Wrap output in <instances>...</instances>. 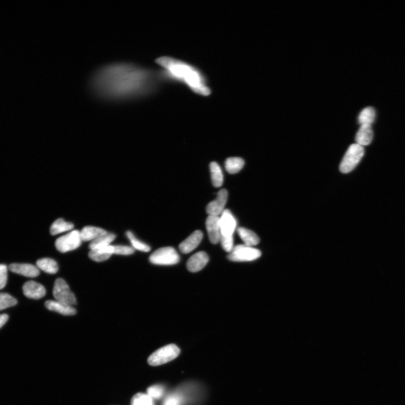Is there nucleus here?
<instances>
[{
	"label": "nucleus",
	"instance_id": "35",
	"mask_svg": "<svg viewBox=\"0 0 405 405\" xmlns=\"http://www.w3.org/2000/svg\"><path fill=\"white\" fill-rule=\"evenodd\" d=\"M9 317L7 314L0 315V328H2L8 322Z\"/></svg>",
	"mask_w": 405,
	"mask_h": 405
},
{
	"label": "nucleus",
	"instance_id": "14",
	"mask_svg": "<svg viewBox=\"0 0 405 405\" xmlns=\"http://www.w3.org/2000/svg\"><path fill=\"white\" fill-rule=\"evenodd\" d=\"M204 237V234L200 230H196L189 237L179 245L180 251L185 254L189 253L199 246Z\"/></svg>",
	"mask_w": 405,
	"mask_h": 405
},
{
	"label": "nucleus",
	"instance_id": "18",
	"mask_svg": "<svg viewBox=\"0 0 405 405\" xmlns=\"http://www.w3.org/2000/svg\"><path fill=\"white\" fill-rule=\"evenodd\" d=\"M114 254V248L110 245L106 247L93 249L88 253L89 258L95 262H103L109 259Z\"/></svg>",
	"mask_w": 405,
	"mask_h": 405
},
{
	"label": "nucleus",
	"instance_id": "32",
	"mask_svg": "<svg viewBox=\"0 0 405 405\" xmlns=\"http://www.w3.org/2000/svg\"><path fill=\"white\" fill-rule=\"evenodd\" d=\"M114 254H120V255H131L135 252V249L126 246H113Z\"/></svg>",
	"mask_w": 405,
	"mask_h": 405
},
{
	"label": "nucleus",
	"instance_id": "9",
	"mask_svg": "<svg viewBox=\"0 0 405 405\" xmlns=\"http://www.w3.org/2000/svg\"><path fill=\"white\" fill-rule=\"evenodd\" d=\"M228 197V192L226 189L220 190L217 194L216 199L212 201L207 205V213L209 216H219L222 214L227 205Z\"/></svg>",
	"mask_w": 405,
	"mask_h": 405
},
{
	"label": "nucleus",
	"instance_id": "23",
	"mask_svg": "<svg viewBox=\"0 0 405 405\" xmlns=\"http://www.w3.org/2000/svg\"><path fill=\"white\" fill-rule=\"evenodd\" d=\"M210 168L213 185L216 187H221L223 184L224 176L219 164L215 162H211Z\"/></svg>",
	"mask_w": 405,
	"mask_h": 405
},
{
	"label": "nucleus",
	"instance_id": "31",
	"mask_svg": "<svg viewBox=\"0 0 405 405\" xmlns=\"http://www.w3.org/2000/svg\"><path fill=\"white\" fill-rule=\"evenodd\" d=\"M220 242L225 251L232 252L234 248L233 236L224 237L221 235Z\"/></svg>",
	"mask_w": 405,
	"mask_h": 405
},
{
	"label": "nucleus",
	"instance_id": "34",
	"mask_svg": "<svg viewBox=\"0 0 405 405\" xmlns=\"http://www.w3.org/2000/svg\"><path fill=\"white\" fill-rule=\"evenodd\" d=\"M182 399L180 396L172 395L165 399L163 405H181Z\"/></svg>",
	"mask_w": 405,
	"mask_h": 405
},
{
	"label": "nucleus",
	"instance_id": "22",
	"mask_svg": "<svg viewBox=\"0 0 405 405\" xmlns=\"http://www.w3.org/2000/svg\"><path fill=\"white\" fill-rule=\"evenodd\" d=\"M116 236L112 233H108L102 235V236L93 240L89 245L90 250L110 246V244L115 241Z\"/></svg>",
	"mask_w": 405,
	"mask_h": 405
},
{
	"label": "nucleus",
	"instance_id": "33",
	"mask_svg": "<svg viewBox=\"0 0 405 405\" xmlns=\"http://www.w3.org/2000/svg\"><path fill=\"white\" fill-rule=\"evenodd\" d=\"M8 279V267L6 265L0 264V290L6 286Z\"/></svg>",
	"mask_w": 405,
	"mask_h": 405
},
{
	"label": "nucleus",
	"instance_id": "1",
	"mask_svg": "<svg viewBox=\"0 0 405 405\" xmlns=\"http://www.w3.org/2000/svg\"><path fill=\"white\" fill-rule=\"evenodd\" d=\"M164 83H167L160 69L117 63L98 69L89 85L92 92L103 99L122 101L152 95Z\"/></svg>",
	"mask_w": 405,
	"mask_h": 405
},
{
	"label": "nucleus",
	"instance_id": "7",
	"mask_svg": "<svg viewBox=\"0 0 405 405\" xmlns=\"http://www.w3.org/2000/svg\"><path fill=\"white\" fill-rule=\"evenodd\" d=\"M82 242L79 231L73 230L56 240L55 247L59 252L66 253L77 249Z\"/></svg>",
	"mask_w": 405,
	"mask_h": 405
},
{
	"label": "nucleus",
	"instance_id": "20",
	"mask_svg": "<svg viewBox=\"0 0 405 405\" xmlns=\"http://www.w3.org/2000/svg\"><path fill=\"white\" fill-rule=\"evenodd\" d=\"M238 233L245 245L249 247L256 246L260 242L258 235L252 231L244 228H239Z\"/></svg>",
	"mask_w": 405,
	"mask_h": 405
},
{
	"label": "nucleus",
	"instance_id": "17",
	"mask_svg": "<svg viewBox=\"0 0 405 405\" xmlns=\"http://www.w3.org/2000/svg\"><path fill=\"white\" fill-rule=\"evenodd\" d=\"M373 130L371 125H361L356 135V144L362 147L369 145L373 139Z\"/></svg>",
	"mask_w": 405,
	"mask_h": 405
},
{
	"label": "nucleus",
	"instance_id": "28",
	"mask_svg": "<svg viewBox=\"0 0 405 405\" xmlns=\"http://www.w3.org/2000/svg\"><path fill=\"white\" fill-rule=\"evenodd\" d=\"M131 405H154L153 399L148 394L139 393L131 399Z\"/></svg>",
	"mask_w": 405,
	"mask_h": 405
},
{
	"label": "nucleus",
	"instance_id": "11",
	"mask_svg": "<svg viewBox=\"0 0 405 405\" xmlns=\"http://www.w3.org/2000/svg\"><path fill=\"white\" fill-rule=\"evenodd\" d=\"M206 225L211 243L214 244L219 243L221 234L220 218L209 216L206 220Z\"/></svg>",
	"mask_w": 405,
	"mask_h": 405
},
{
	"label": "nucleus",
	"instance_id": "3",
	"mask_svg": "<svg viewBox=\"0 0 405 405\" xmlns=\"http://www.w3.org/2000/svg\"><path fill=\"white\" fill-rule=\"evenodd\" d=\"M364 154L363 147L356 143L351 145L340 164V171L342 173H348L354 170L364 157Z\"/></svg>",
	"mask_w": 405,
	"mask_h": 405
},
{
	"label": "nucleus",
	"instance_id": "13",
	"mask_svg": "<svg viewBox=\"0 0 405 405\" xmlns=\"http://www.w3.org/2000/svg\"><path fill=\"white\" fill-rule=\"evenodd\" d=\"M209 261V256L205 252H199L192 256L187 261V268L191 272H196L204 268Z\"/></svg>",
	"mask_w": 405,
	"mask_h": 405
},
{
	"label": "nucleus",
	"instance_id": "21",
	"mask_svg": "<svg viewBox=\"0 0 405 405\" xmlns=\"http://www.w3.org/2000/svg\"><path fill=\"white\" fill-rule=\"evenodd\" d=\"M36 265L40 269L50 274H56L59 270L57 262L49 258L40 259L37 261Z\"/></svg>",
	"mask_w": 405,
	"mask_h": 405
},
{
	"label": "nucleus",
	"instance_id": "27",
	"mask_svg": "<svg viewBox=\"0 0 405 405\" xmlns=\"http://www.w3.org/2000/svg\"><path fill=\"white\" fill-rule=\"evenodd\" d=\"M126 235L127 237H128L132 245H133L134 249L144 252H148L151 250V248H150L148 245L139 241V240L134 236L133 233L130 232V231H128V232H127Z\"/></svg>",
	"mask_w": 405,
	"mask_h": 405
},
{
	"label": "nucleus",
	"instance_id": "24",
	"mask_svg": "<svg viewBox=\"0 0 405 405\" xmlns=\"http://www.w3.org/2000/svg\"><path fill=\"white\" fill-rule=\"evenodd\" d=\"M376 117V112L373 107H367L360 113L358 121L361 125H371L374 123Z\"/></svg>",
	"mask_w": 405,
	"mask_h": 405
},
{
	"label": "nucleus",
	"instance_id": "2",
	"mask_svg": "<svg viewBox=\"0 0 405 405\" xmlns=\"http://www.w3.org/2000/svg\"><path fill=\"white\" fill-rule=\"evenodd\" d=\"M155 63L161 67L167 83L183 84L202 97L210 96L213 93L208 77L196 65L170 56H161L155 60Z\"/></svg>",
	"mask_w": 405,
	"mask_h": 405
},
{
	"label": "nucleus",
	"instance_id": "16",
	"mask_svg": "<svg viewBox=\"0 0 405 405\" xmlns=\"http://www.w3.org/2000/svg\"><path fill=\"white\" fill-rule=\"evenodd\" d=\"M45 307L48 310L65 315V316H72L76 315L77 311L72 306L59 302L57 300H47L45 303Z\"/></svg>",
	"mask_w": 405,
	"mask_h": 405
},
{
	"label": "nucleus",
	"instance_id": "8",
	"mask_svg": "<svg viewBox=\"0 0 405 405\" xmlns=\"http://www.w3.org/2000/svg\"><path fill=\"white\" fill-rule=\"evenodd\" d=\"M53 295L56 300L70 306L76 305V296L70 291L67 282L62 278H58L55 281L53 288Z\"/></svg>",
	"mask_w": 405,
	"mask_h": 405
},
{
	"label": "nucleus",
	"instance_id": "10",
	"mask_svg": "<svg viewBox=\"0 0 405 405\" xmlns=\"http://www.w3.org/2000/svg\"><path fill=\"white\" fill-rule=\"evenodd\" d=\"M237 221L229 210L224 211L220 218L221 235L224 237L233 236Z\"/></svg>",
	"mask_w": 405,
	"mask_h": 405
},
{
	"label": "nucleus",
	"instance_id": "5",
	"mask_svg": "<svg viewBox=\"0 0 405 405\" xmlns=\"http://www.w3.org/2000/svg\"><path fill=\"white\" fill-rule=\"evenodd\" d=\"M150 262L157 265H173L180 261V257L173 247H163L153 252L149 258Z\"/></svg>",
	"mask_w": 405,
	"mask_h": 405
},
{
	"label": "nucleus",
	"instance_id": "6",
	"mask_svg": "<svg viewBox=\"0 0 405 405\" xmlns=\"http://www.w3.org/2000/svg\"><path fill=\"white\" fill-rule=\"evenodd\" d=\"M261 254V252L256 248L245 244H240L234 247L233 251L228 256V258L233 262L252 261L260 258Z\"/></svg>",
	"mask_w": 405,
	"mask_h": 405
},
{
	"label": "nucleus",
	"instance_id": "19",
	"mask_svg": "<svg viewBox=\"0 0 405 405\" xmlns=\"http://www.w3.org/2000/svg\"><path fill=\"white\" fill-rule=\"evenodd\" d=\"M108 232L105 230L103 229L91 227V226H88V227H84L81 230V237L82 241L83 242L92 241L93 240L102 236L103 235L107 234Z\"/></svg>",
	"mask_w": 405,
	"mask_h": 405
},
{
	"label": "nucleus",
	"instance_id": "29",
	"mask_svg": "<svg viewBox=\"0 0 405 405\" xmlns=\"http://www.w3.org/2000/svg\"><path fill=\"white\" fill-rule=\"evenodd\" d=\"M17 303V300L10 294L0 293V311L16 306Z\"/></svg>",
	"mask_w": 405,
	"mask_h": 405
},
{
	"label": "nucleus",
	"instance_id": "15",
	"mask_svg": "<svg viewBox=\"0 0 405 405\" xmlns=\"http://www.w3.org/2000/svg\"><path fill=\"white\" fill-rule=\"evenodd\" d=\"M9 270L16 274L28 277H35L40 274L38 268L28 263H12L9 266Z\"/></svg>",
	"mask_w": 405,
	"mask_h": 405
},
{
	"label": "nucleus",
	"instance_id": "4",
	"mask_svg": "<svg viewBox=\"0 0 405 405\" xmlns=\"http://www.w3.org/2000/svg\"><path fill=\"white\" fill-rule=\"evenodd\" d=\"M180 354L179 348L174 344H171L155 351L149 356L148 362L151 366L161 365L175 359Z\"/></svg>",
	"mask_w": 405,
	"mask_h": 405
},
{
	"label": "nucleus",
	"instance_id": "30",
	"mask_svg": "<svg viewBox=\"0 0 405 405\" xmlns=\"http://www.w3.org/2000/svg\"><path fill=\"white\" fill-rule=\"evenodd\" d=\"M164 388L163 386L155 385L151 386L147 389V394L153 399H161L164 395Z\"/></svg>",
	"mask_w": 405,
	"mask_h": 405
},
{
	"label": "nucleus",
	"instance_id": "25",
	"mask_svg": "<svg viewBox=\"0 0 405 405\" xmlns=\"http://www.w3.org/2000/svg\"><path fill=\"white\" fill-rule=\"evenodd\" d=\"M73 228L74 225L72 223L66 222L62 219H59L52 224L50 228V233L52 235H55L68 232V231L71 230Z\"/></svg>",
	"mask_w": 405,
	"mask_h": 405
},
{
	"label": "nucleus",
	"instance_id": "12",
	"mask_svg": "<svg viewBox=\"0 0 405 405\" xmlns=\"http://www.w3.org/2000/svg\"><path fill=\"white\" fill-rule=\"evenodd\" d=\"M23 293L27 298L39 299L46 294L44 286L34 281H28L23 286Z\"/></svg>",
	"mask_w": 405,
	"mask_h": 405
},
{
	"label": "nucleus",
	"instance_id": "26",
	"mask_svg": "<svg viewBox=\"0 0 405 405\" xmlns=\"http://www.w3.org/2000/svg\"><path fill=\"white\" fill-rule=\"evenodd\" d=\"M244 165V160L239 157L229 158L225 162L226 169L230 174L239 172L243 168Z\"/></svg>",
	"mask_w": 405,
	"mask_h": 405
}]
</instances>
